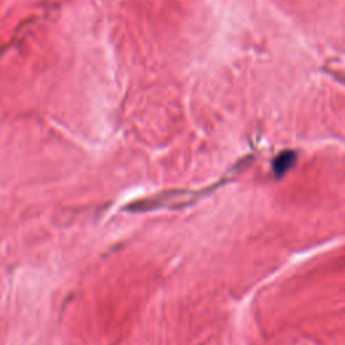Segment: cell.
Returning <instances> with one entry per match:
<instances>
[{
    "mask_svg": "<svg viewBox=\"0 0 345 345\" xmlns=\"http://www.w3.org/2000/svg\"><path fill=\"white\" fill-rule=\"evenodd\" d=\"M294 163H295V152H282L274 161V172H277L278 175H282V174L288 172L290 169L293 168Z\"/></svg>",
    "mask_w": 345,
    "mask_h": 345,
    "instance_id": "6da1fadb",
    "label": "cell"
}]
</instances>
